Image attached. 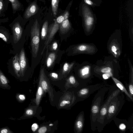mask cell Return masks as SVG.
<instances>
[{
  "instance_id": "6da1fadb",
  "label": "cell",
  "mask_w": 133,
  "mask_h": 133,
  "mask_svg": "<svg viewBox=\"0 0 133 133\" xmlns=\"http://www.w3.org/2000/svg\"><path fill=\"white\" fill-rule=\"evenodd\" d=\"M110 88V87L106 85L100 88L93 100L90 115L91 129L92 131L97 129L96 121L99 110L102 105L105 95Z\"/></svg>"
},
{
  "instance_id": "7a4b0ae2",
  "label": "cell",
  "mask_w": 133,
  "mask_h": 133,
  "mask_svg": "<svg viewBox=\"0 0 133 133\" xmlns=\"http://www.w3.org/2000/svg\"><path fill=\"white\" fill-rule=\"evenodd\" d=\"M121 93V92L112 99L108 107L104 121V127L116 117L123 107L124 102V97Z\"/></svg>"
},
{
  "instance_id": "3957f363",
  "label": "cell",
  "mask_w": 133,
  "mask_h": 133,
  "mask_svg": "<svg viewBox=\"0 0 133 133\" xmlns=\"http://www.w3.org/2000/svg\"><path fill=\"white\" fill-rule=\"evenodd\" d=\"M79 13L85 29L87 31H90L94 27L96 20V15L91 7L82 1L79 6Z\"/></svg>"
},
{
  "instance_id": "277c9868",
  "label": "cell",
  "mask_w": 133,
  "mask_h": 133,
  "mask_svg": "<svg viewBox=\"0 0 133 133\" xmlns=\"http://www.w3.org/2000/svg\"><path fill=\"white\" fill-rule=\"evenodd\" d=\"M121 92L118 88L114 91L110 95L106 102L101 106L96 121V127L98 131L100 132L103 130L104 121L106 116L108 107L112 99Z\"/></svg>"
},
{
  "instance_id": "5b68a950",
  "label": "cell",
  "mask_w": 133,
  "mask_h": 133,
  "mask_svg": "<svg viewBox=\"0 0 133 133\" xmlns=\"http://www.w3.org/2000/svg\"><path fill=\"white\" fill-rule=\"evenodd\" d=\"M31 42L33 57L37 56L39 49L40 41L39 26L36 19L32 26L31 31Z\"/></svg>"
},
{
  "instance_id": "8992f818",
  "label": "cell",
  "mask_w": 133,
  "mask_h": 133,
  "mask_svg": "<svg viewBox=\"0 0 133 133\" xmlns=\"http://www.w3.org/2000/svg\"><path fill=\"white\" fill-rule=\"evenodd\" d=\"M106 85V84H103L89 85L87 84L83 85V86L79 90L78 94L79 96L82 98V100H84L88 97L95 91Z\"/></svg>"
},
{
  "instance_id": "52a82bcc",
  "label": "cell",
  "mask_w": 133,
  "mask_h": 133,
  "mask_svg": "<svg viewBox=\"0 0 133 133\" xmlns=\"http://www.w3.org/2000/svg\"><path fill=\"white\" fill-rule=\"evenodd\" d=\"M59 25L57 23L55 19L54 22L50 26L49 34L45 42V45L42 52V54L46 46L51 41L54 36L59 30Z\"/></svg>"
},
{
  "instance_id": "ba28073f",
  "label": "cell",
  "mask_w": 133,
  "mask_h": 133,
  "mask_svg": "<svg viewBox=\"0 0 133 133\" xmlns=\"http://www.w3.org/2000/svg\"><path fill=\"white\" fill-rule=\"evenodd\" d=\"M38 8L36 2L32 3L27 7L24 14L23 18L25 19H29L37 13Z\"/></svg>"
},
{
  "instance_id": "9c48e42d",
  "label": "cell",
  "mask_w": 133,
  "mask_h": 133,
  "mask_svg": "<svg viewBox=\"0 0 133 133\" xmlns=\"http://www.w3.org/2000/svg\"><path fill=\"white\" fill-rule=\"evenodd\" d=\"M95 49L93 46L86 44H81L76 46L74 49V52L77 53H93Z\"/></svg>"
},
{
  "instance_id": "30bf717a",
  "label": "cell",
  "mask_w": 133,
  "mask_h": 133,
  "mask_svg": "<svg viewBox=\"0 0 133 133\" xmlns=\"http://www.w3.org/2000/svg\"><path fill=\"white\" fill-rule=\"evenodd\" d=\"M84 121V113L82 111L79 115L75 124V128L77 132L80 133L82 131Z\"/></svg>"
},
{
  "instance_id": "8fae6325",
  "label": "cell",
  "mask_w": 133,
  "mask_h": 133,
  "mask_svg": "<svg viewBox=\"0 0 133 133\" xmlns=\"http://www.w3.org/2000/svg\"><path fill=\"white\" fill-rule=\"evenodd\" d=\"M111 77L112 79L118 88L122 92H124L127 97L133 101V97L130 95L122 83L116 78L112 76Z\"/></svg>"
},
{
  "instance_id": "7c38bea8",
  "label": "cell",
  "mask_w": 133,
  "mask_h": 133,
  "mask_svg": "<svg viewBox=\"0 0 133 133\" xmlns=\"http://www.w3.org/2000/svg\"><path fill=\"white\" fill-rule=\"evenodd\" d=\"M71 24L69 20L66 19L59 24V29L61 33L64 34L67 33L70 29Z\"/></svg>"
},
{
  "instance_id": "4fadbf2b",
  "label": "cell",
  "mask_w": 133,
  "mask_h": 133,
  "mask_svg": "<svg viewBox=\"0 0 133 133\" xmlns=\"http://www.w3.org/2000/svg\"><path fill=\"white\" fill-rule=\"evenodd\" d=\"M19 62L21 67V73L23 75L26 68V64L25 53L23 49H22L20 53Z\"/></svg>"
},
{
  "instance_id": "5bb4252c",
  "label": "cell",
  "mask_w": 133,
  "mask_h": 133,
  "mask_svg": "<svg viewBox=\"0 0 133 133\" xmlns=\"http://www.w3.org/2000/svg\"><path fill=\"white\" fill-rule=\"evenodd\" d=\"M9 81L6 77L0 72V88L4 89H10L11 87L8 84Z\"/></svg>"
},
{
  "instance_id": "9a60e30c",
  "label": "cell",
  "mask_w": 133,
  "mask_h": 133,
  "mask_svg": "<svg viewBox=\"0 0 133 133\" xmlns=\"http://www.w3.org/2000/svg\"><path fill=\"white\" fill-rule=\"evenodd\" d=\"M11 4L12 12L15 14L17 12L20 10L22 9V6L21 3L18 0H8Z\"/></svg>"
},
{
  "instance_id": "2e32d148",
  "label": "cell",
  "mask_w": 133,
  "mask_h": 133,
  "mask_svg": "<svg viewBox=\"0 0 133 133\" xmlns=\"http://www.w3.org/2000/svg\"><path fill=\"white\" fill-rule=\"evenodd\" d=\"M8 0H0V18L5 16V12L8 9Z\"/></svg>"
},
{
  "instance_id": "e0dca14e",
  "label": "cell",
  "mask_w": 133,
  "mask_h": 133,
  "mask_svg": "<svg viewBox=\"0 0 133 133\" xmlns=\"http://www.w3.org/2000/svg\"><path fill=\"white\" fill-rule=\"evenodd\" d=\"M13 63L16 74L17 77H19L21 73V67L19 59L17 56H16L14 58Z\"/></svg>"
},
{
  "instance_id": "ac0fdd59",
  "label": "cell",
  "mask_w": 133,
  "mask_h": 133,
  "mask_svg": "<svg viewBox=\"0 0 133 133\" xmlns=\"http://www.w3.org/2000/svg\"><path fill=\"white\" fill-rule=\"evenodd\" d=\"M56 57L55 53H51L49 55L46 61V64L47 67L49 68L54 63Z\"/></svg>"
},
{
  "instance_id": "d6986e66",
  "label": "cell",
  "mask_w": 133,
  "mask_h": 133,
  "mask_svg": "<svg viewBox=\"0 0 133 133\" xmlns=\"http://www.w3.org/2000/svg\"><path fill=\"white\" fill-rule=\"evenodd\" d=\"M48 23L47 21H46L44 23L41 29V37L42 40H44L47 36Z\"/></svg>"
},
{
  "instance_id": "ffe728a7",
  "label": "cell",
  "mask_w": 133,
  "mask_h": 133,
  "mask_svg": "<svg viewBox=\"0 0 133 133\" xmlns=\"http://www.w3.org/2000/svg\"><path fill=\"white\" fill-rule=\"evenodd\" d=\"M59 0H51V5L52 12L54 16L56 15L57 12Z\"/></svg>"
},
{
  "instance_id": "44dd1931",
  "label": "cell",
  "mask_w": 133,
  "mask_h": 133,
  "mask_svg": "<svg viewBox=\"0 0 133 133\" xmlns=\"http://www.w3.org/2000/svg\"><path fill=\"white\" fill-rule=\"evenodd\" d=\"M74 63H69L66 62L63 65L62 71L63 73H65L68 72L70 71L73 67Z\"/></svg>"
},
{
  "instance_id": "7402d4cb",
  "label": "cell",
  "mask_w": 133,
  "mask_h": 133,
  "mask_svg": "<svg viewBox=\"0 0 133 133\" xmlns=\"http://www.w3.org/2000/svg\"><path fill=\"white\" fill-rule=\"evenodd\" d=\"M89 67H86L82 69L80 71L81 77L84 79L87 78L89 73Z\"/></svg>"
},
{
  "instance_id": "603a6c76",
  "label": "cell",
  "mask_w": 133,
  "mask_h": 133,
  "mask_svg": "<svg viewBox=\"0 0 133 133\" xmlns=\"http://www.w3.org/2000/svg\"><path fill=\"white\" fill-rule=\"evenodd\" d=\"M118 49V47L115 44H113L111 46V51L116 57L118 56L120 54V52Z\"/></svg>"
},
{
  "instance_id": "cb8c5ba5",
  "label": "cell",
  "mask_w": 133,
  "mask_h": 133,
  "mask_svg": "<svg viewBox=\"0 0 133 133\" xmlns=\"http://www.w3.org/2000/svg\"><path fill=\"white\" fill-rule=\"evenodd\" d=\"M42 93V88L41 87H39L37 90L36 98V101L37 105H38L39 103Z\"/></svg>"
},
{
  "instance_id": "d4e9b609",
  "label": "cell",
  "mask_w": 133,
  "mask_h": 133,
  "mask_svg": "<svg viewBox=\"0 0 133 133\" xmlns=\"http://www.w3.org/2000/svg\"><path fill=\"white\" fill-rule=\"evenodd\" d=\"M82 1L91 7L94 8L98 6L96 4L91 0H82Z\"/></svg>"
},
{
  "instance_id": "484cf974",
  "label": "cell",
  "mask_w": 133,
  "mask_h": 133,
  "mask_svg": "<svg viewBox=\"0 0 133 133\" xmlns=\"http://www.w3.org/2000/svg\"><path fill=\"white\" fill-rule=\"evenodd\" d=\"M129 93L132 97L133 96V82H130L128 86Z\"/></svg>"
},
{
  "instance_id": "4316f807",
  "label": "cell",
  "mask_w": 133,
  "mask_h": 133,
  "mask_svg": "<svg viewBox=\"0 0 133 133\" xmlns=\"http://www.w3.org/2000/svg\"><path fill=\"white\" fill-rule=\"evenodd\" d=\"M55 20L57 23L59 25L65 20L64 17L63 15L59 16Z\"/></svg>"
},
{
  "instance_id": "83f0119b",
  "label": "cell",
  "mask_w": 133,
  "mask_h": 133,
  "mask_svg": "<svg viewBox=\"0 0 133 133\" xmlns=\"http://www.w3.org/2000/svg\"><path fill=\"white\" fill-rule=\"evenodd\" d=\"M111 69L109 67H107L103 68L101 70V72L103 73H108L111 72Z\"/></svg>"
},
{
  "instance_id": "f1b7e54d",
  "label": "cell",
  "mask_w": 133,
  "mask_h": 133,
  "mask_svg": "<svg viewBox=\"0 0 133 133\" xmlns=\"http://www.w3.org/2000/svg\"><path fill=\"white\" fill-rule=\"evenodd\" d=\"M118 128L122 131H124L127 129L126 126L125 124L123 123H120L119 125Z\"/></svg>"
},
{
  "instance_id": "f546056e",
  "label": "cell",
  "mask_w": 133,
  "mask_h": 133,
  "mask_svg": "<svg viewBox=\"0 0 133 133\" xmlns=\"http://www.w3.org/2000/svg\"><path fill=\"white\" fill-rule=\"evenodd\" d=\"M12 132L8 128L5 127L0 129V133H12Z\"/></svg>"
},
{
  "instance_id": "4dcf8cb0",
  "label": "cell",
  "mask_w": 133,
  "mask_h": 133,
  "mask_svg": "<svg viewBox=\"0 0 133 133\" xmlns=\"http://www.w3.org/2000/svg\"><path fill=\"white\" fill-rule=\"evenodd\" d=\"M112 75L111 72L108 73H104L102 75V77L103 78L105 79H108L110 77L112 76Z\"/></svg>"
},
{
  "instance_id": "1f68e13d",
  "label": "cell",
  "mask_w": 133,
  "mask_h": 133,
  "mask_svg": "<svg viewBox=\"0 0 133 133\" xmlns=\"http://www.w3.org/2000/svg\"><path fill=\"white\" fill-rule=\"evenodd\" d=\"M47 130V129L45 127H43L40 128L38 130V132L39 133H45Z\"/></svg>"
},
{
  "instance_id": "d6a6232c",
  "label": "cell",
  "mask_w": 133,
  "mask_h": 133,
  "mask_svg": "<svg viewBox=\"0 0 133 133\" xmlns=\"http://www.w3.org/2000/svg\"><path fill=\"white\" fill-rule=\"evenodd\" d=\"M69 80L70 83L72 84H74L76 83V79L73 76H70L69 78Z\"/></svg>"
},
{
  "instance_id": "836d02e7",
  "label": "cell",
  "mask_w": 133,
  "mask_h": 133,
  "mask_svg": "<svg viewBox=\"0 0 133 133\" xmlns=\"http://www.w3.org/2000/svg\"><path fill=\"white\" fill-rule=\"evenodd\" d=\"M38 125L36 123H34L31 126V128L32 131L33 132L35 131L38 128Z\"/></svg>"
},
{
  "instance_id": "e575fe53",
  "label": "cell",
  "mask_w": 133,
  "mask_h": 133,
  "mask_svg": "<svg viewBox=\"0 0 133 133\" xmlns=\"http://www.w3.org/2000/svg\"><path fill=\"white\" fill-rule=\"evenodd\" d=\"M70 103V101L64 100L61 102L60 105L61 107H62L64 106L66 104H69Z\"/></svg>"
},
{
  "instance_id": "d590c367",
  "label": "cell",
  "mask_w": 133,
  "mask_h": 133,
  "mask_svg": "<svg viewBox=\"0 0 133 133\" xmlns=\"http://www.w3.org/2000/svg\"><path fill=\"white\" fill-rule=\"evenodd\" d=\"M58 47V44L56 42H54L52 45V49L54 50H56L57 49Z\"/></svg>"
},
{
  "instance_id": "8d00e7d4",
  "label": "cell",
  "mask_w": 133,
  "mask_h": 133,
  "mask_svg": "<svg viewBox=\"0 0 133 133\" xmlns=\"http://www.w3.org/2000/svg\"><path fill=\"white\" fill-rule=\"evenodd\" d=\"M18 97L19 100L21 101H24L25 99V96L22 94L19 95L18 96Z\"/></svg>"
},
{
  "instance_id": "74e56055",
  "label": "cell",
  "mask_w": 133,
  "mask_h": 133,
  "mask_svg": "<svg viewBox=\"0 0 133 133\" xmlns=\"http://www.w3.org/2000/svg\"><path fill=\"white\" fill-rule=\"evenodd\" d=\"M26 114L27 115H31L33 114V111L32 110L30 109L27 110L25 112Z\"/></svg>"
},
{
  "instance_id": "f35d334b",
  "label": "cell",
  "mask_w": 133,
  "mask_h": 133,
  "mask_svg": "<svg viewBox=\"0 0 133 133\" xmlns=\"http://www.w3.org/2000/svg\"><path fill=\"white\" fill-rule=\"evenodd\" d=\"M63 16L64 17L65 20L68 19L69 16V12L68 11H66Z\"/></svg>"
},
{
  "instance_id": "ab89813d",
  "label": "cell",
  "mask_w": 133,
  "mask_h": 133,
  "mask_svg": "<svg viewBox=\"0 0 133 133\" xmlns=\"http://www.w3.org/2000/svg\"><path fill=\"white\" fill-rule=\"evenodd\" d=\"M96 4L98 6H100L102 2V0H91Z\"/></svg>"
},
{
  "instance_id": "60d3db41",
  "label": "cell",
  "mask_w": 133,
  "mask_h": 133,
  "mask_svg": "<svg viewBox=\"0 0 133 133\" xmlns=\"http://www.w3.org/2000/svg\"><path fill=\"white\" fill-rule=\"evenodd\" d=\"M51 76L53 78L55 79H57L58 78V75L55 72H52L50 74Z\"/></svg>"
},
{
  "instance_id": "b9f144b4",
  "label": "cell",
  "mask_w": 133,
  "mask_h": 133,
  "mask_svg": "<svg viewBox=\"0 0 133 133\" xmlns=\"http://www.w3.org/2000/svg\"><path fill=\"white\" fill-rule=\"evenodd\" d=\"M0 37L2 39L5 41H7L6 38L5 37V36L3 34L0 33Z\"/></svg>"
},
{
  "instance_id": "7bdbcfd3",
  "label": "cell",
  "mask_w": 133,
  "mask_h": 133,
  "mask_svg": "<svg viewBox=\"0 0 133 133\" xmlns=\"http://www.w3.org/2000/svg\"><path fill=\"white\" fill-rule=\"evenodd\" d=\"M53 125V124H50L49 125L50 126H52Z\"/></svg>"
},
{
  "instance_id": "ee69618b",
  "label": "cell",
  "mask_w": 133,
  "mask_h": 133,
  "mask_svg": "<svg viewBox=\"0 0 133 133\" xmlns=\"http://www.w3.org/2000/svg\"><path fill=\"white\" fill-rule=\"evenodd\" d=\"M26 1L27 2H29V0H26Z\"/></svg>"
}]
</instances>
